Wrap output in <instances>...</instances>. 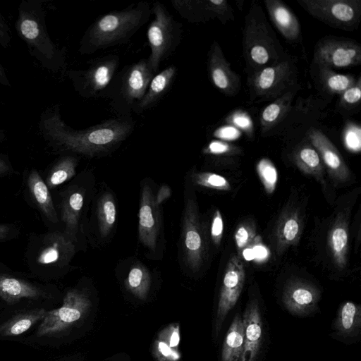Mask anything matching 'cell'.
<instances>
[{"label":"cell","mask_w":361,"mask_h":361,"mask_svg":"<svg viewBox=\"0 0 361 361\" xmlns=\"http://www.w3.org/2000/svg\"><path fill=\"white\" fill-rule=\"evenodd\" d=\"M11 170V166L7 159L0 156V175L4 174Z\"/></svg>","instance_id":"cell-52"},{"label":"cell","mask_w":361,"mask_h":361,"mask_svg":"<svg viewBox=\"0 0 361 361\" xmlns=\"http://www.w3.org/2000/svg\"><path fill=\"white\" fill-rule=\"evenodd\" d=\"M88 64L85 69L65 72L75 91L84 98L99 96L108 89L115 77L119 58L116 55H107L92 60Z\"/></svg>","instance_id":"cell-7"},{"label":"cell","mask_w":361,"mask_h":361,"mask_svg":"<svg viewBox=\"0 0 361 361\" xmlns=\"http://www.w3.org/2000/svg\"><path fill=\"white\" fill-rule=\"evenodd\" d=\"M0 85L4 86V87H11V82L8 78L6 72L1 63H0Z\"/></svg>","instance_id":"cell-51"},{"label":"cell","mask_w":361,"mask_h":361,"mask_svg":"<svg viewBox=\"0 0 361 361\" xmlns=\"http://www.w3.org/2000/svg\"><path fill=\"white\" fill-rule=\"evenodd\" d=\"M293 97V92L288 91L263 109L259 121L262 133L271 130L284 117L290 108Z\"/></svg>","instance_id":"cell-33"},{"label":"cell","mask_w":361,"mask_h":361,"mask_svg":"<svg viewBox=\"0 0 361 361\" xmlns=\"http://www.w3.org/2000/svg\"><path fill=\"white\" fill-rule=\"evenodd\" d=\"M319 298L320 293L317 287L306 281L295 279L286 285L282 301L291 314L304 317L317 309Z\"/></svg>","instance_id":"cell-15"},{"label":"cell","mask_w":361,"mask_h":361,"mask_svg":"<svg viewBox=\"0 0 361 361\" xmlns=\"http://www.w3.org/2000/svg\"><path fill=\"white\" fill-rule=\"evenodd\" d=\"M297 2L312 17L334 28L352 31L360 23V0H297Z\"/></svg>","instance_id":"cell-8"},{"label":"cell","mask_w":361,"mask_h":361,"mask_svg":"<svg viewBox=\"0 0 361 361\" xmlns=\"http://www.w3.org/2000/svg\"><path fill=\"white\" fill-rule=\"evenodd\" d=\"M6 139V132L3 128H0V142Z\"/></svg>","instance_id":"cell-55"},{"label":"cell","mask_w":361,"mask_h":361,"mask_svg":"<svg viewBox=\"0 0 361 361\" xmlns=\"http://www.w3.org/2000/svg\"><path fill=\"white\" fill-rule=\"evenodd\" d=\"M239 149L234 145L221 140H213L209 142L204 152L206 154L222 155L238 153Z\"/></svg>","instance_id":"cell-43"},{"label":"cell","mask_w":361,"mask_h":361,"mask_svg":"<svg viewBox=\"0 0 361 361\" xmlns=\"http://www.w3.org/2000/svg\"><path fill=\"white\" fill-rule=\"evenodd\" d=\"M194 184L218 190H229L231 185L224 176L212 173L202 172L194 173L192 176Z\"/></svg>","instance_id":"cell-39"},{"label":"cell","mask_w":361,"mask_h":361,"mask_svg":"<svg viewBox=\"0 0 361 361\" xmlns=\"http://www.w3.org/2000/svg\"><path fill=\"white\" fill-rule=\"evenodd\" d=\"M224 231V221L221 214L219 210H216L214 214L212 226H211V236L213 243L216 245H219L221 243Z\"/></svg>","instance_id":"cell-44"},{"label":"cell","mask_w":361,"mask_h":361,"mask_svg":"<svg viewBox=\"0 0 361 361\" xmlns=\"http://www.w3.org/2000/svg\"><path fill=\"white\" fill-rule=\"evenodd\" d=\"M232 122L239 128L247 130L252 127V123L250 118L245 114L237 113L232 117Z\"/></svg>","instance_id":"cell-49"},{"label":"cell","mask_w":361,"mask_h":361,"mask_svg":"<svg viewBox=\"0 0 361 361\" xmlns=\"http://www.w3.org/2000/svg\"><path fill=\"white\" fill-rule=\"evenodd\" d=\"M171 5L176 12L190 23H205L215 18L211 0H174Z\"/></svg>","instance_id":"cell-29"},{"label":"cell","mask_w":361,"mask_h":361,"mask_svg":"<svg viewBox=\"0 0 361 361\" xmlns=\"http://www.w3.org/2000/svg\"><path fill=\"white\" fill-rule=\"evenodd\" d=\"M152 6L140 1L121 11L97 18L82 37L79 52L91 54L98 50L126 43L152 16Z\"/></svg>","instance_id":"cell-3"},{"label":"cell","mask_w":361,"mask_h":361,"mask_svg":"<svg viewBox=\"0 0 361 361\" xmlns=\"http://www.w3.org/2000/svg\"><path fill=\"white\" fill-rule=\"evenodd\" d=\"M294 161L302 172L313 176L322 184H324V164L319 153L311 143L302 145L296 149Z\"/></svg>","instance_id":"cell-31"},{"label":"cell","mask_w":361,"mask_h":361,"mask_svg":"<svg viewBox=\"0 0 361 361\" xmlns=\"http://www.w3.org/2000/svg\"><path fill=\"white\" fill-rule=\"evenodd\" d=\"M360 306L353 302L347 301L338 310L333 329L341 337L354 338L360 331Z\"/></svg>","instance_id":"cell-24"},{"label":"cell","mask_w":361,"mask_h":361,"mask_svg":"<svg viewBox=\"0 0 361 361\" xmlns=\"http://www.w3.org/2000/svg\"><path fill=\"white\" fill-rule=\"evenodd\" d=\"M270 19L286 40L297 41L300 35V25L295 15L279 0H265Z\"/></svg>","instance_id":"cell-20"},{"label":"cell","mask_w":361,"mask_h":361,"mask_svg":"<svg viewBox=\"0 0 361 361\" xmlns=\"http://www.w3.org/2000/svg\"><path fill=\"white\" fill-rule=\"evenodd\" d=\"M134 127L131 118L118 117L85 129H75L63 120L58 104L47 107L38 122L39 133L53 149L87 157L109 152L130 136Z\"/></svg>","instance_id":"cell-1"},{"label":"cell","mask_w":361,"mask_h":361,"mask_svg":"<svg viewBox=\"0 0 361 361\" xmlns=\"http://www.w3.org/2000/svg\"><path fill=\"white\" fill-rule=\"evenodd\" d=\"M360 78L350 88L341 95L340 105L343 107L355 106L360 103L361 99Z\"/></svg>","instance_id":"cell-41"},{"label":"cell","mask_w":361,"mask_h":361,"mask_svg":"<svg viewBox=\"0 0 361 361\" xmlns=\"http://www.w3.org/2000/svg\"><path fill=\"white\" fill-rule=\"evenodd\" d=\"M211 1L215 18L219 19L223 23L233 20V11L227 1L211 0Z\"/></svg>","instance_id":"cell-42"},{"label":"cell","mask_w":361,"mask_h":361,"mask_svg":"<svg viewBox=\"0 0 361 361\" xmlns=\"http://www.w3.org/2000/svg\"><path fill=\"white\" fill-rule=\"evenodd\" d=\"M90 307V300L84 293L77 289L70 290L60 307L47 311L37 331V336H54L66 331L79 321Z\"/></svg>","instance_id":"cell-9"},{"label":"cell","mask_w":361,"mask_h":361,"mask_svg":"<svg viewBox=\"0 0 361 361\" xmlns=\"http://www.w3.org/2000/svg\"><path fill=\"white\" fill-rule=\"evenodd\" d=\"M319 68L322 85L329 93L341 94L356 82L351 75L338 73L325 67Z\"/></svg>","instance_id":"cell-36"},{"label":"cell","mask_w":361,"mask_h":361,"mask_svg":"<svg viewBox=\"0 0 361 361\" xmlns=\"http://www.w3.org/2000/svg\"><path fill=\"white\" fill-rule=\"evenodd\" d=\"M345 144L346 147L353 152H357L360 150V128L355 130V128L349 129L348 132L345 133Z\"/></svg>","instance_id":"cell-45"},{"label":"cell","mask_w":361,"mask_h":361,"mask_svg":"<svg viewBox=\"0 0 361 361\" xmlns=\"http://www.w3.org/2000/svg\"><path fill=\"white\" fill-rule=\"evenodd\" d=\"M256 237L255 224L250 221L241 223L236 228L234 239L238 253L250 246Z\"/></svg>","instance_id":"cell-40"},{"label":"cell","mask_w":361,"mask_h":361,"mask_svg":"<svg viewBox=\"0 0 361 361\" xmlns=\"http://www.w3.org/2000/svg\"><path fill=\"white\" fill-rule=\"evenodd\" d=\"M243 258L247 261H250L255 259L254 256V252L251 247V245L248 246L247 247L245 248L241 254Z\"/></svg>","instance_id":"cell-53"},{"label":"cell","mask_w":361,"mask_h":361,"mask_svg":"<svg viewBox=\"0 0 361 361\" xmlns=\"http://www.w3.org/2000/svg\"><path fill=\"white\" fill-rule=\"evenodd\" d=\"M159 206L147 184L142 186L139 209L138 238L142 244L152 252L157 246L161 225Z\"/></svg>","instance_id":"cell-14"},{"label":"cell","mask_w":361,"mask_h":361,"mask_svg":"<svg viewBox=\"0 0 361 361\" xmlns=\"http://www.w3.org/2000/svg\"><path fill=\"white\" fill-rule=\"evenodd\" d=\"M176 70V67L171 65L154 75L145 95L136 104L133 112L140 114L155 104L171 85Z\"/></svg>","instance_id":"cell-22"},{"label":"cell","mask_w":361,"mask_h":361,"mask_svg":"<svg viewBox=\"0 0 361 361\" xmlns=\"http://www.w3.org/2000/svg\"><path fill=\"white\" fill-rule=\"evenodd\" d=\"M97 215L100 234L106 237L111 231L116 218V204L111 194L105 193L100 197Z\"/></svg>","instance_id":"cell-35"},{"label":"cell","mask_w":361,"mask_h":361,"mask_svg":"<svg viewBox=\"0 0 361 361\" xmlns=\"http://www.w3.org/2000/svg\"><path fill=\"white\" fill-rule=\"evenodd\" d=\"M257 173L267 193L272 194L278 181V172L271 161L260 159L257 164Z\"/></svg>","instance_id":"cell-38"},{"label":"cell","mask_w":361,"mask_h":361,"mask_svg":"<svg viewBox=\"0 0 361 361\" xmlns=\"http://www.w3.org/2000/svg\"><path fill=\"white\" fill-rule=\"evenodd\" d=\"M311 145L319 153L330 177L336 182H345L350 173L341 154L331 140L319 130L307 133Z\"/></svg>","instance_id":"cell-17"},{"label":"cell","mask_w":361,"mask_h":361,"mask_svg":"<svg viewBox=\"0 0 361 361\" xmlns=\"http://www.w3.org/2000/svg\"><path fill=\"white\" fill-rule=\"evenodd\" d=\"M202 234L197 205L189 199L184 209L182 238L185 260L193 272L197 271L203 262L205 245Z\"/></svg>","instance_id":"cell-13"},{"label":"cell","mask_w":361,"mask_h":361,"mask_svg":"<svg viewBox=\"0 0 361 361\" xmlns=\"http://www.w3.org/2000/svg\"><path fill=\"white\" fill-rule=\"evenodd\" d=\"M44 295L40 288L26 281L0 275V297L8 303L23 298L37 299Z\"/></svg>","instance_id":"cell-25"},{"label":"cell","mask_w":361,"mask_h":361,"mask_svg":"<svg viewBox=\"0 0 361 361\" xmlns=\"http://www.w3.org/2000/svg\"><path fill=\"white\" fill-rule=\"evenodd\" d=\"M180 328L178 324H171L158 335L153 345V353L158 361H179L178 351Z\"/></svg>","instance_id":"cell-26"},{"label":"cell","mask_w":361,"mask_h":361,"mask_svg":"<svg viewBox=\"0 0 361 361\" xmlns=\"http://www.w3.org/2000/svg\"><path fill=\"white\" fill-rule=\"evenodd\" d=\"M276 39L262 8L252 5L245 17L243 40V54L248 65L257 71L279 62L280 50Z\"/></svg>","instance_id":"cell-4"},{"label":"cell","mask_w":361,"mask_h":361,"mask_svg":"<svg viewBox=\"0 0 361 361\" xmlns=\"http://www.w3.org/2000/svg\"><path fill=\"white\" fill-rule=\"evenodd\" d=\"M171 194V188L166 185H163L159 189L157 195L154 197L155 202L158 206H160L161 203L168 199Z\"/></svg>","instance_id":"cell-50"},{"label":"cell","mask_w":361,"mask_h":361,"mask_svg":"<svg viewBox=\"0 0 361 361\" xmlns=\"http://www.w3.org/2000/svg\"><path fill=\"white\" fill-rule=\"evenodd\" d=\"M154 73L147 59H141L124 67L113 79L109 93L110 106L119 118H130L136 104L145 95Z\"/></svg>","instance_id":"cell-5"},{"label":"cell","mask_w":361,"mask_h":361,"mask_svg":"<svg viewBox=\"0 0 361 361\" xmlns=\"http://www.w3.org/2000/svg\"><path fill=\"white\" fill-rule=\"evenodd\" d=\"M314 61L319 67L346 68L361 62V46L352 39L325 37L316 44Z\"/></svg>","instance_id":"cell-10"},{"label":"cell","mask_w":361,"mask_h":361,"mask_svg":"<svg viewBox=\"0 0 361 361\" xmlns=\"http://www.w3.org/2000/svg\"><path fill=\"white\" fill-rule=\"evenodd\" d=\"M245 279L244 265L238 256L233 255L226 266L220 290L214 324L216 337L228 312L236 304Z\"/></svg>","instance_id":"cell-12"},{"label":"cell","mask_w":361,"mask_h":361,"mask_svg":"<svg viewBox=\"0 0 361 361\" xmlns=\"http://www.w3.org/2000/svg\"><path fill=\"white\" fill-rule=\"evenodd\" d=\"M27 186L37 207L42 214L51 222H58V217L52 197L47 183L38 171L32 169L27 177Z\"/></svg>","instance_id":"cell-27"},{"label":"cell","mask_w":361,"mask_h":361,"mask_svg":"<svg viewBox=\"0 0 361 361\" xmlns=\"http://www.w3.org/2000/svg\"><path fill=\"white\" fill-rule=\"evenodd\" d=\"M152 13L153 18L147 32L150 48L147 62L152 71L155 73L160 63L171 55L178 46L182 27L159 1L153 4Z\"/></svg>","instance_id":"cell-6"},{"label":"cell","mask_w":361,"mask_h":361,"mask_svg":"<svg viewBox=\"0 0 361 361\" xmlns=\"http://www.w3.org/2000/svg\"><path fill=\"white\" fill-rule=\"evenodd\" d=\"M242 319L244 325V341L238 361H255L263 337L262 319L257 299L253 298L247 302Z\"/></svg>","instance_id":"cell-18"},{"label":"cell","mask_w":361,"mask_h":361,"mask_svg":"<svg viewBox=\"0 0 361 361\" xmlns=\"http://www.w3.org/2000/svg\"><path fill=\"white\" fill-rule=\"evenodd\" d=\"M214 135L224 140H234L239 137L240 133L232 126H225L217 130Z\"/></svg>","instance_id":"cell-48"},{"label":"cell","mask_w":361,"mask_h":361,"mask_svg":"<svg viewBox=\"0 0 361 361\" xmlns=\"http://www.w3.org/2000/svg\"><path fill=\"white\" fill-rule=\"evenodd\" d=\"M125 285L135 297L145 300L151 286L150 273L142 264H136L130 269Z\"/></svg>","instance_id":"cell-34"},{"label":"cell","mask_w":361,"mask_h":361,"mask_svg":"<svg viewBox=\"0 0 361 361\" xmlns=\"http://www.w3.org/2000/svg\"><path fill=\"white\" fill-rule=\"evenodd\" d=\"M302 230L300 218L294 210L286 212L280 217L275 232L276 251L282 254L289 246L296 245Z\"/></svg>","instance_id":"cell-23"},{"label":"cell","mask_w":361,"mask_h":361,"mask_svg":"<svg viewBox=\"0 0 361 361\" xmlns=\"http://www.w3.org/2000/svg\"><path fill=\"white\" fill-rule=\"evenodd\" d=\"M208 73L212 84L222 93L233 96L240 87L238 74L231 69L219 43L214 41L208 55Z\"/></svg>","instance_id":"cell-16"},{"label":"cell","mask_w":361,"mask_h":361,"mask_svg":"<svg viewBox=\"0 0 361 361\" xmlns=\"http://www.w3.org/2000/svg\"><path fill=\"white\" fill-rule=\"evenodd\" d=\"M84 202V194L80 190H73L63 200L61 219L66 226V235L73 241L75 240L78 221Z\"/></svg>","instance_id":"cell-28"},{"label":"cell","mask_w":361,"mask_h":361,"mask_svg":"<svg viewBox=\"0 0 361 361\" xmlns=\"http://www.w3.org/2000/svg\"><path fill=\"white\" fill-rule=\"evenodd\" d=\"M74 254L73 241L64 233L53 232L44 237L37 260L40 264L64 266L69 262Z\"/></svg>","instance_id":"cell-19"},{"label":"cell","mask_w":361,"mask_h":361,"mask_svg":"<svg viewBox=\"0 0 361 361\" xmlns=\"http://www.w3.org/2000/svg\"><path fill=\"white\" fill-rule=\"evenodd\" d=\"M253 252L255 259L257 262H262L269 257V252L267 247L262 244L259 237H255L253 243L250 245Z\"/></svg>","instance_id":"cell-46"},{"label":"cell","mask_w":361,"mask_h":361,"mask_svg":"<svg viewBox=\"0 0 361 361\" xmlns=\"http://www.w3.org/2000/svg\"><path fill=\"white\" fill-rule=\"evenodd\" d=\"M47 311L43 308H36L20 312L0 324V336H19L38 322L42 321Z\"/></svg>","instance_id":"cell-30"},{"label":"cell","mask_w":361,"mask_h":361,"mask_svg":"<svg viewBox=\"0 0 361 361\" xmlns=\"http://www.w3.org/2000/svg\"><path fill=\"white\" fill-rule=\"evenodd\" d=\"M295 75V68L288 61L257 70L249 80L252 95L267 99L280 97L293 85Z\"/></svg>","instance_id":"cell-11"},{"label":"cell","mask_w":361,"mask_h":361,"mask_svg":"<svg viewBox=\"0 0 361 361\" xmlns=\"http://www.w3.org/2000/svg\"><path fill=\"white\" fill-rule=\"evenodd\" d=\"M46 0H22L15 30L30 54L49 72H66V53L51 39L46 22Z\"/></svg>","instance_id":"cell-2"},{"label":"cell","mask_w":361,"mask_h":361,"mask_svg":"<svg viewBox=\"0 0 361 361\" xmlns=\"http://www.w3.org/2000/svg\"><path fill=\"white\" fill-rule=\"evenodd\" d=\"M8 231L9 228L7 226L0 224V240L6 238Z\"/></svg>","instance_id":"cell-54"},{"label":"cell","mask_w":361,"mask_h":361,"mask_svg":"<svg viewBox=\"0 0 361 361\" xmlns=\"http://www.w3.org/2000/svg\"><path fill=\"white\" fill-rule=\"evenodd\" d=\"M77 164V159L73 156L66 155L60 158L48 174V188L52 189L71 179L75 174Z\"/></svg>","instance_id":"cell-37"},{"label":"cell","mask_w":361,"mask_h":361,"mask_svg":"<svg viewBox=\"0 0 361 361\" xmlns=\"http://www.w3.org/2000/svg\"><path fill=\"white\" fill-rule=\"evenodd\" d=\"M12 40L10 27L0 11V45L6 49L9 47Z\"/></svg>","instance_id":"cell-47"},{"label":"cell","mask_w":361,"mask_h":361,"mask_svg":"<svg viewBox=\"0 0 361 361\" xmlns=\"http://www.w3.org/2000/svg\"><path fill=\"white\" fill-rule=\"evenodd\" d=\"M328 245L336 266L345 268L348 250V224L345 214H338L334 221L329 233Z\"/></svg>","instance_id":"cell-21"},{"label":"cell","mask_w":361,"mask_h":361,"mask_svg":"<svg viewBox=\"0 0 361 361\" xmlns=\"http://www.w3.org/2000/svg\"><path fill=\"white\" fill-rule=\"evenodd\" d=\"M244 341V325L242 317L236 314L224 341L221 361H238Z\"/></svg>","instance_id":"cell-32"}]
</instances>
